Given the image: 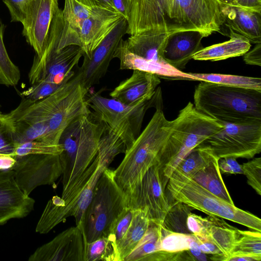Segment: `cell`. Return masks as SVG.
Instances as JSON below:
<instances>
[{
	"label": "cell",
	"instance_id": "1",
	"mask_svg": "<svg viewBox=\"0 0 261 261\" xmlns=\"http://www.w3.org/2000/svg\"><path fill=\"white\" fill-rule=\"evenodd\" d=\"M226 6L219 0H131L126 34L195 30L206 37L220 31Z\"/></svg>",
	"mask_w": 261,
	"mask_h": 261
},
{
	"label": "cell",
	"instance_id": "2",
	"mask_svg": "<svg viewBox=\"0 0 261 261\" xmlns=\"http://www.w3.org/2000/svg\"><path fill=\"white\" fill-rule=\"evenodd\" d=\"M125 150L122 140L107 126L92 162L65 194L55 196L47 202L37 224L36 232L47 233L71 216L82 231L85 213L97 181L114 158L125 153Z\"/></svg>",
	"mask_w": 261,
	"mask_h": 261
},
{
	"label": "cell",
	"instance_id": "3",
	"mask_svg": "<svg viewBox=\"0 0 261 261\" xmlns=\"http://www.w3.org/2000/svg\"><path fill=\"white\" fill-rule=\"evenodd\" d=\"M150 121L114 170L115 179L128 204L146 171L158 164L161 151L171 131L173 120H168L162 106L156 107Z\"/></svg>",
	"mask_w": 261,
	"mask_h": 261
},
{
	"label": "cell",
	"instance_id": "4",
	"mask_svg": "<svg viewBox=\"0 0 261 261\" xmlns=\"http://www.w3.org/2000/svg\"><path fill=\"white\" fill-rule=\"evenodd\" d=\"M194 106L220 122H261V91L201 81L195 87Z\"/></svg>",
	"mask_w": 261,
	"mask_h": 261
},
{
	"label": "cell",
	"instance_id": "5",
	"mask_svg": "<svg viewBox=\"0 0 261 261\" xmlns=\"http://www.w3.org/2000/svg\"><path fill=\"white\" fill-rule=\"evenodd\" d=\"M173 121L158 163L164 188L180 162L193 149L224 127L222 123L197 111L191 102L179 111Z\"/></svg>",
	"mask_w": 261,
	"mask_h": 261
},
{
	"label": "cell",
	"instance_id": "6",
	"mask_svg": "<svg viewBox=\"0 0 261 261\" xmlns=\"http://www.w3.org/2000/svg\"><path fill=\"white\" fill-rule=\"evenodd\" d=\"M107 125L93 113L79 117L62 132L59 144L62 167L63 191L65 194L96 156L100 139Z\"/></svg>",
	"mask_w": 261,
	"mask_h": 261
},
{
	"label": "cell",
	"instance_id": "7",
	"mask_svg": "<svg viewBox=\"0 0 261 261\" xmlns=\"http://www.w3.org/2000/svg\"><path fill=\"white\" fill-rule=\"evenodd\" d=\"M87 100L93 114L122 140L126 150L140 135L147 110L162 106L160 87L156 88L151 99L135 106L126 105L113 98L103 97L99 92L92 94Z\"/></svg>",
	"mask_w": 261,
	"mask_h": 261
},
{
	"label": "cell",
	"instance_id": "8",
	"mask_svg": "<svg viewBox=\"0 0 261 261\" xmlns=\"http://www.w3.org/2000/svg\"><path fill=\"white\" fill-rule=\"evenodd\" d=\"M126 207V196L115 179L114 170L106 168L85 213L82 232L85 244L107 236L113 222Z\"/></svg>",
	"mask_w": 261,
	"mask_h": 261
},
{
	"label": "cell",
	"instance_id": "9",
	"mask_svg": "<svg viewBox=\"0 0 261 261\" xmlns=\"http://www.w3.org/2000/svg\"><path fill=\"white\" fill-rule=\"evenodd\" d=\"M63 28L62 12L57 16L45 50L40 57L35 56L29 73L30 83L45 81L64 84L74 75L84 51L77 45H71L57 50Z\"/></svg>",
	"mask_w": 261,
	"mask_h": 261
},
{
	"label": "cell",
	"instance_id": "10",
	"mask_svg": "<svg viewBox=\"0 0 261 261\" xmlns=\"http://www.w3.org/2000/svg\"><path fill=\"white\" fill-rule=\"evenodd\" d=\"M89 90L82 84L80 73L54 92L50 97L47 129L39 140L57 145L65 128L77 118L90 114L86 96Z\"/></svg>",
	"mask_w": 261,
	"mask_h": 261
},
{
	"label": "cell",
	"instance_id": "11",
	"mask_svg": "<svg viewBox=\"0 0 261 261\" xmlns=\"http://www.w3.org/2000/svg\"><path fill=\"white\" fill-rule=\"evenodd\" d=\"M221 123L223 128L203 143L209 146L218 158L251 159L260 152L261 122L243 124Z\"/></svg>",
	"mask_w": 261,
	"mask_h": 261
},
{
	"label": "cell",
	"instance_id": "12",
	"mask_svg": "<svg viewBox=\"0 0 261 261\" xmlns=\"http://www.w3.org/2000/svg\"><path fill=\"white\" fill-rule=\"evenodd\" d=\"M12 167L19 188L29 196L37 187L52 185L62 174L59 154H29L16 157Z\"/></svg>",
	"mask_w": 261,
	"mask_h": 261
},
{
	"label": "cell",
	"instance_id": "13",
	"mask_svg": "<svg viewBox=\"0 0 261 261\" xmlns=\"http://www.w3.org/2000/svg\"><path fill=\"white\" fill-rule=\"evenodd\" d=\"M60 10L58 0H33L25 7L21 23L22 33L38 57L45 50L53 23Z\"/></svg>",
	"mask_w": 261,
	"mask_h": 261
},
{
	"label": "cell",
	"instance_id": "14",
	"mask_svg": "<svg viewBox=\"0 0 261 261\" xmlns=\"http://www.w3.org/2000/svg\"><path fill=\"white\" fill-rule=\"evenodd\" d=\"M127 207L145 211L151 222L163 225L169 201L161 180L158 164L146 171L128 200Z\"/></svg>",
	"mask_w": 261,
	"mask_h": 261
},
{
	"label": "cell",
	"instance_id": "15",
	"mask_svg": "<svg viewBox=\"0 0 261 261\" xmlns=\"http://www.w3.org/2000/svg\"><path fill=\"white\" fill-rule=\"evenodd\" d=\"M127 21L122 18L116 26L93 50L90 57L83 55L78 72L84 87L89 90L98 84L107 72L109 64L123 36L126 34Z\"/></svg>",
	"mask_w": 261,
	"mask_h": 261
},
{
	"label": "cell",
	"instance_id": "16",
	"mask_svg": "<svg viewBox=\"0 0 261 261\" xmlns=\"http://www.w3.org/2000/svg\"><path fill=\"white\" fill-rule=\"evenodd\" d=\"M167 191L175 201L185 203L212 217H218V211L223 200L199 185L193 178L173 172L167 186Z\"/></svg>",
	"mask_w": 261,
	"mask_h": 261
},
{
	"label": "cell",
	"instance_id": "17",
	"mask_svg": "<svg viewBox=\"0 0 261 261\" xmlns=\"http://www.w3.org/2000/svg\"><path fill=\"white\" fill-rule=\"evenodd\" d=\"M85 243L80 228L65 229L38 247L29 261H85Z\"/></svg>",
	"mask_w": 261,
	"mask_h": 261
},
{
	"label": "cell",
	"instance_id": "18",
	"mask_svg": "<svg viewBox=\"0 0 261 261\" xmlns=\"http://www.w3.org/2000/svg\"><path fill=\"white\" fill-rule=\"evenodd\" d=\"M35 201L18 186L12 169L0 171V225L23 218L34 210Z\"/></svg>",
	"mask_w": 261,
	"mask_h": 261
},
{
	"label": "cell",
	"instance_id": "19",
	"mask_svg": "<svg viewBox=\"0 0 261 261\" xmlns=\"http://www.w3.org/2000/svg\"><path fill=\"white\" fill-rule=\"evenodd\" d=\"M122 18L119 13L108 9L92 8L91 14L83 23L80 32L79 46L83 55L90 57Z\"/></svg>",
	"mask_w": 261,
	"mask_h": 261
},
{
	"label": "cell",
	"instance_id": "20",
	"mask_svg": "<svg viewBox=\"0 0 261 261\" xmlns=\"http://www.w3.org/2000/svg\"><path fill=\"white\" fill-rule=\"evenodd\" d=\"M160 83L155 74L133 70L132 75L121 82L110 95L123 104L135 106L151 99Z\"/></svg>",
	"mask_w": 261,
	"mask_h": 261
},
{
	"label": "cell",
	"instance_id": "21",
	"mask_svg": "<svg viewBox=\"0 0 261 261\" xmlns=\"http://www.w3.org/2000/svg\"><path fill=\"white\" fill-rule=\"evenodd\" d=\"M204 37L202 33L195 30L169 34L163 49L164 60L177 69L185 68L193 56L203 48L201 40Z\"/></svg>",
	"mask_w": 261,
	"mask_h": 261
},
{
	"label": "cell",
	"instance_id": "22",
	"mask_svg": "<svg viewBox=\"0 0 261 261\" xmlns=\"http://www.w3.org/2000/svg\"><path fill=\"white\" fill-rule=\"evenodd\" d=\"M115 58L119 59L120 69L122 70H140L155 74L159 77L195 81L189 73H185L166 62L148 61L135 55L127 49L123 39L116 49Z\"/></svg>",
	"mask_w": 261,
	"mask_h": 261
},
{
	"label": "cell",
	"instance_id": "23",
	"mask_svg": "<svg viewBox=\"0 0 261 261\" xmlns=\"http://www.w3.org/2000/svg\"><path fill=\"white\" fill-rule=\"evenodd\" d=\"M225 16L224 24L229 29L250 43L261 42V12L238 6H226Z\"/></svg>",
	"mask_w": 261,
	"mask_h": 261
},
{
	"label": "cell",
	"instance_id": "24",
	"mask_svg": "<svg viewBox=\"0 0 261 261\" xmlns=\"http://www.w3.org/2000/svg\"><path fill=\"white\" fill-rule=\"evenodd\" d=\"M92 8L86 6L77 0H65L62 10L63 28L57 50L67 46H79V35L84 21L88 18Z\"/></svg>",
	"mask_w": 261,
	"mask_h": 261
},
{
	"label": "cell",
	"instance_id": "25",
	"mask_svg": "<svg viewBox=\"0 0 261 261\" xmlns=\"http://www.w3.org/2000/svg\"><path fill=\"white\" fill-rule=\"evenodd\" d=\"M200 234L206 236L221 252L222 255L216 256L215 260L224 261L232 252L239 232L237 228L222 218L208 216L204 218V228Z\"/></svg>",
	"mask_w": 261,
	"mask_h": 261
},
{
	"label": "cell",
	"instance_id": "26",
	"mask_svg": "<svg viewBox=\"0 0 261 261\" xmlns=\"http://www.w3.org/2000/svg\"><path fill=\"white\" fill-rule=\"evenodd\" d=\"M169 34L142 32L125 40L127 49L135 55L148 61L165 62L163 49Z\"/></svg>",
	"mask_w": 261,
	"mask_h": 261
},
{
	"label": "cell",
	"instance_id": "27",
	"mask_svg": "<svg viewBox=\"0 0 261 261\" xmlns=\"http://www.w3.org/2000/svg\"><path fill=\"white\" fill-rule=\"evenodd\" d=\"M230 39L202 48L192 59L198 61H217L244 55L251 47L249 40L230 30Z\"/></svg>",
	"mask_w": 261,
	"mask_h": 261
},
{
	"label": "cell",
	"instance_id": "28",
	"mask_svg": "<svg viewBox=\"0 0 261 261\" xmlns=\"http://www.w3.org/2000/svg\"><path fill=\"white\" fill-rule=\"evenodd\" d=\"M219 159L214 153L205 166L192 178L219 198L234 204L222 177L218 166Z\"/></svg>",
	"mask_w": 261,
	"mask_h": 261
},
{
	"label": "cell",
	"instance_id": "29",
	"mask_svg": "<svg viewBox=\"0 0 261 261\" xmlns=\"http://www.w3.org/2000/svg\"><path fill=\"white\" fill-rule=\"evenodd\" d=\"M150 222L145 211L133 209L130 223L118 245L120 261H124L135 248L145 234Z\"/></svg>",
	"mask_w": 261,
	"mask_h": 261
},
{
	"label": "cell",
	"instance_id": "30",
	"mask_svg": "<svg viewBox=\"0 0 261 261\" xmlns=\"http://www.w3.org/2000/svg\"><path fill=\"white\" fill-rule=\"evenodd\" d=\"M164 231L162 225L150 222L143 238L124 261H145L149 256L160 251Z\"/></svg>",
	"mask_w": 261,
	"mask_h": 261
},
{
	"label": "cell",
	"instance_id": "31",
	"mask_svg": "<svg viewBox=\"0 0 261 261\" xmlns=\"http://www.w3.org/2000/svg\"><path fill=\"white\" fill-rule=\"evenodd\" d=\"M189 73L193 77L195 81L261 91V79L259 77L219 73Z\"/></svg>",
	"mask_w": 261,
	"mask_h": 261
},
{
	"label": "cell",
	"instance_id": "32",
	"mask_svg": "<svg viewBox=\"0 0 261 261\" xmlns=\"http://www.w3.org/2000/svg\"><path fill=\"white\" fill-rule=\"evenodd\" d=\"M85 261H120L116 243L109 236L85 244Z\"/></svg>",
	"mask_w": 261,
	"mask_h": 261
},
{
	"label": "cell",
	"instance_id": "33",
	"mask_svg": "<svg viewBox=\"0 0 261 261\" xmlns=\"http://www.w3.org/2000/svg\"><path fill=\"white\" fill-rule=\"evenodd\" d=\"M214 153L209 146L202 143L193 149L173 172L192 178L205 166Z\"/></svg>",
	"mask_w": 261,
	"mask_h": 261
},
{
	"label": "cell",
	"instance_id": "34",
	"mask_svg": "<svg viewBox=\"0 0 261 261\" xmlns=\"http://www.w3.org/2000/svg\"><path fill=\"white\" fill-rule=\"evenodd\" d=\"M193 210L192 207L185 203L173 200V203L169 202L163 226L171 232L191 233L187 227V221Z\"/></svg>",
	"mask_w": 261,
	"mask_h": 261
},
{
	"label": "cell",
	"instance_id": "35",
	"mask_svg": "<svg viewBox=\"0 0 261 261\" xmlns=\"http://www.w3.org/2000/svg\"><path fill=\"white\" fill-rule=\"evenodd\" d=\"M218 217L239 223L252 230L261 232L259 218L224 200L218 209Z\"/></svg>",
	"mask_w": 261,
	"mask_h": 261
},
{
	"label": "cell",
	"instance_id": "36",
	"mask_svg": "<svg viewBox=\"0 0 261 261\" xmlns=\"http://www.w3.org/2000/svg\"><path fill=\"white\" fill-rule=\"evenodd\" d=\"M5 25L0 19V84L7 87L15 86L20 79L18 67L10 58L4 42Z\"/></svg>",
	"mask_w": 261,
	"mask_h": 261
},
{
	"label": "cell",
	"instance_id": "37",
	"mask_svg": "<svg viewBox=\"0 0 261 261\" xmlns=\"http://www.w3.org/2000/svg\"><path fill=\"white\" fill-rule=\"evenodd\" d=\"M239 237L230 254L249 255L261 259V232L239 229Z\"/></svg>",
	"mask_w": 261,
	"mask_h": 261
},
{
	"label": "cell",
	"instance_id": "38",
	"mask_svg": "<svg viewBox=\"0 0 261 261\" xmlns=\"http://www.w3.org/2000/svg\"><path fill=\"white\" fill-rule=\"evenodd\" d=\"M192 233L171 232L164 228L160 251L178 252L197 246Z\"/></svg>",
	"mask_w": 261,
	"mask_h": 261
},
{
	"label": "cell",
	"instance_id": "39",
	"mask_svg": "<svg viewBox=\"0 0 261 261\" xmlns=\"http://www.w3.org/2000/svg\"><path fill=\"white\" fill-rule=\"evenodd\" d=\"M62 151L60 144L54 145L34 140L14 144L13 152L10 154L14 157L29 154H60Z\"/></svg>",
	"mask_w": 261,
	"mask_h": 261
},
{
	"label": "cell",
	"instance_id": "40",
	"mask_svg": "<svg viewBox=\"0 0 261 261\" xmlns=\"http://www.w3.org/2000/svg\"><path fill=\"white\" fill-rule=\"evenodd\" d=\"M63 85L41 81L33 84L28 89L22 91L20 95L21 98L36 101L49 96Z\"/></svg>",
	"mask_w": 261,
	"mask_h": 261
},
{
	"label": "cell",
	"instance_id": "41",
	"mask_svg": "<svg viewBox=\"0 0 261 261\" xmlns=\"http://www.w3.org/2000/svg\"><path fill=\"white\" fill-rule=\"evenodd\" d=\"M133 214V209L125 208L118 217L113 222L107 236L112 239L117 246L124 236L130 223Z\"/></svg>",
	"mask_w": 261,
	"mask_h": 261
},
{
	"label": "cell",
	"instance_id": "42",
	"mask_svg": "<svg viewBox=\"0 0 261 261\" xmlns=\"http://www.w3.org/2000/svg\"><path fill=\"white\" fill-rule=\"evenodd\" d=\"M243 174L247 179V184L261 195V158H253L242 165Z\"/></svg>",
	"mask_w": 261,
	"mask_h": 261
},
{
	"label": "cell",
	"instance_id": "43",
	"mask_svg": "<svg viewBox=\"0 0 261 261\" xmlns=\"http://www.w3.org/2000/svg\"><path fill=\"white\" fill-rule=\"evenodd\" d=\"M33 0H3L8 9L12 22L22 23L27 5Z\"/></svg>",
	"mask_w": 261,
	"mask_h": 261
},
{
	"label": "cell",
	"instance_id": "44",
	"mask_svg": "<svg viewBox=\"0 0 261 261\" xmlns=\"http://www.w3.org/2000/svg\"><path fill=\"white\" fill-rule=\"evenodd\" d=\"M218 166L221 174H243L242 165L239 164L236 158L233 157L219 159Z\"/></svg>",
	"mask_w": 261,
	"mask_h": 261
},
{
	"label": "cell",
	"instance_id": "45",
	"mask_svg": "<svg viewBox=\"0 0 261 261\" xmlns=\"http://www.w3.org/2000/svg\"><path fill=\"white\" fill-rule=\"evenodd\" d=\"M193 235L195 241L203 253L212 255L222 254L213 242L205 235L202 234H193Z\"/></svg>",
	"mask_w": 261,
	"mask_h": 261
},
{
	"label": "cell",
	"instance_id": "46",
	"mask_svg": "<svg viewBox=\"0 0 261 261\" xmlns=\"http://www.w3.org/2000/svg\"><path fill=\"white\" fill-rule=\"evenodd\" d=\"M14 144L5 124L0 119V153L11 154Z\"/></svg>",
	"mask_w": 261,
	"mask_h": 261
},
{
	"label": "cell",
	"instance_id": "47",
	"mask_svg": "<svg viewBox=\"0 0 261 261\" xmlns=\"http://www.w3.org/2000/svg\"><path fill=\"white\" fill-rule=\"evenodd\" d=\"M187 225L191 233L200 234L204 228V218L191 212L188 215Z\"/></svg>",
	"mask_w": 261,
	"mask_h": 261
},
{
	"label": "cell",
	"instance_id": "48",
	"mask_svg": "<svg viewBox=\"0 0 261 261\" xmlns=\"http://www.w3.org/2000/svg\"><path fill=\"white\" fill-rule=\"evenodd\" d=\"M244 61L247 64L261 66V42L256 43L252 50L244 55Z\"/></svg>",
	"mask_w": 261,
	"mask_h": 261
},
{
	"label": "cell",
	"instance_id": "49",
	"mask_svg": "<svg viewBox=\"0 0 261 261\" xmlns=\"http://www.w3.org/2000/svg\"><path fill=\"white\" fill-rule=\"evenodd\" d=\"M115 11L128 21L130 11V3L126 0H111Z\"/></svg>",
	"mask_w": 261,
	"mask_h": 261
},
{
	"label": "cell",
	"instance_id": "50",
	"mask_svg": "<svg viewBox=\"0 0 261 261\" xmlns=\"http://www.w3.org/2000/svg\"><path fill=\"white\" fill-rule=\"evenodd\" d=\"M82 4L90 8L100 7L115 11L111 0H77Z\"/></svg>",
	"mask_w": 261,
	"mask_h": 261
},
{
	"label": "cell",
	"instance_id": "51",
	"mask_svg": "<svg viewBox=\"0 0 261 261\" xmlns=\"http://www.w3.org/2000/svg\"><path fill=\"white\" fill-rule=\"evenodd\" d=\"M238 7L261 12V0H235Z\"/></svg>",
	"mask_w": 261,
	"mask_h": 261
},
{
	"label": "cell",
	"instance_id": "52",
	"mask_svg": "<svg viewBox=\"0 0 261 261\" xmlns=\"http://www.w3.org/2000/svg\"><path fill=\"white\" fill-rule=\"evenodd\" d=\"M16 161V157L9 154L0 153V171L12 169Z\"/></svg>",
	"mask_w": 261,
	"mask_h": 261
},
{
	"label": "cell",
	"instance_id": "53",
	"mask_svg": "<svg viewBox=\"0 0 261 261\" xmlns=\"http://www.w3.org/2000/svg\"><path fill=\"white\" fill-rule=\"evenodd\" d=\"M259 258L246 255L230 254L226 257L224 261H260Z\"/></svg>",
	"mask_w": 261,
	"mask_h": 261
},
{
	"label": "cell",
	"instance_id": "54",
	"mask_svg": "<svg viewBox=\"0 0 261 261\" xmlns=\"http://www.w3.org/2000/svg\"><path fill=\"white\" fill-rule=\"evenodd\" d=\"M225 6H238L235 0H219Z\"/></svg>",
	"mask_w": 261,
	"mask_h": 261
},
{
	"label": "cell",
	"instance_id": "55",
	"mask_svg": "<svg viewBox=\"0 0 261 261\" xmlns=\"http://www.w3.org/2000/svg\"><path fill=\"white\" fill-rule=\"evenodd\" d=\"M126 1L131 4V0H126Z\"/></svg>",
	"mask_w": 261,
	"mask_h": 261
}]
</instances>
